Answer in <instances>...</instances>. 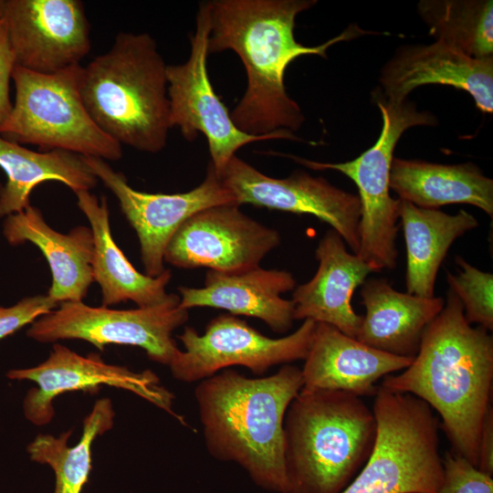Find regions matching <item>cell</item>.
I'll use <instances>...</instances> for the list:
<instances>
[{"instance_id": "7", "label": "cell", "mask_w": 493, "mask_h": 493, "mask_svg": "<svg viewBox=\"0 0 493 493\" xmlns=\"http://www.w3.org/2000/svg\"><path fill=\"white\" fill-rule=\"evenodd\" d=\"M372 98L379 108L383 127L375 143L353 160L321 163L292 154L269 152L289 158L312 170H334L349 177L358 188L361 202L360 245L356 253L374 272L394 269L399 230L400 200L390 194V171L395 146L403 133L415 126H435V116L420 110L408 100L389 102L380 90Z\"/></svg>"}, {"instance_id": "26", "label": "cell", "mask_w": 493, "mask_h": 493, "mask_svg": "<svg viewBox=\"0 0 493 493\" xmlns=\"http://www.w3.org/2000/svg\"><path fill=\"white\" fill-rule=\"evenodd\" d=\"M0 167L6 174L0 187V217L23 211L31 192L41 183H63L74 193L89 191L98 178L82 155L52 150L35 152L0 136Z\"/></svg>"}, {"instance_id": "8", "label": "cell", "mask_w": 493, "mask_h": 493, "mask_svg": "<svg viewBox=\"0 0 493 493\" xmlns=\"http://www.w3.org/2000/svg\"><path fill=\"white\" fill-rule=\"evenodd\" d=\"M82 67L40 74L16 66L11 112L0 136L43 151L63 150L82 156L118 161L121 145L103 132L87 111L79 90Z\"/></svg>"}, {"instance_id": "31", "label": "cell", "mask_w": 493, "mask_h": 493, "mask_svg": "<svg viewBox=\"0 0 493 493\" xmlns=\"http://www.w3.org/2000/svg\"><path fill=\"white\" fill-rule=\"evenodd\" d=\"M58 304L47 295H36L25 297L10 307L0 306V341L33 323Z\"/></svg>"}, {"instance_id": "25", "label": "cell", "mask_w": 493, "mask_h": 493, "mask_svg": "<svg viewBox=\"0 0 493 493\" xmlns=\"http://www.w3.org/2000/svg\"><path fill=\"white\" fill-rule=\"evenodd\" d=\"M399 219L406 247V292L433 298L437 273L448 249L457 238L476 228L478 221L463 209L450 215L401 200Z\"/></svg>"}, {"instance_id": "15", "label": "cell", "mask_w": 493, "mask_h": 493, "mask_svg": "<svg viewBox=\"0 0 493 493\" xmlns=\"http://www.w3.org/2000/svg\"><path fill=\"white\" fill-rule=\"evenodd\" d=\"M240 206L311 215L329 224L357 253L360 245L361 202L321 176L295 171L286 178L267 176L236 155L219 176Z\"/></svg>"}, {"instance_id": "29", "label": "cell", "mask_w": 493, "mask_h": 493, "mask_svg": "<svg viewBox=\"0 0 493 493\" xmlns=\"http://www.w3.org/2000/svg\"><path fill=\"white\" fill-rule=\"evenodd\" d=\"M458 270L447 272L446 282L460 300L464 316L469 324L476 323L493 330V275L467 262L462 257H456Z\"/></svg>"}, {"instance_id": "14", "label": "cell", "mask_w": 493, "mask_h": 493, "mask_svg": "<svg viewBox=\"0 0 493 493\" xmlns=\"http://www.w3.org/2000/svg\"><path fill=\"white\" fill-rule=\"evenodd\" d=\"M280 240L276 229L252 219L238 205H219L184 221L167 244L163 259L178 268L238 272L258 267Z\"/></svg>"}, {"instance_id": "5", "label": "cell", "mask_w": 493, "mask_h": 493, "mask_svg": "<svg viewBox=\"0 0 493 493\" xmlns=\"http://www.w3.org/2000/svg\"><path fill=\"white\" fill-rule=\"evenodd\" d=\"M283 433L288 493H341L372 455L377 423L362 397L301 389Z\"/></svg>"}, {"instance_id": "2", "label": "cell", "mask_w": 493, "mask_h": 493, "mask_svg": "<svg viewBox=\"0 0 493 493\" xmlns=\"http://www.w3.org/2000/svg\"><path fill=\"white\" fill-rule=\"evenodd\" d=\"M380 385L425 402L440 415L450 451L477 467L481 429L492 406L493 337L467 321L451 290L426 328L413 362L383 377Z\"/></svg>"}, {"instance_id": "30", "label": "cell", "mask_w": 493, "mask_h": 493, "mask_svg": "<svg viewBox=\"0 0 493 493\" xmlns=\"http://www.w3.org/2000/svg\"><path fill=\"white\" fill-rule=\"evenodd\" d=\"M440 493H493L492 476L481 471L464 456L450 450L442 456Z\"/></svg>"}, {"instance_id": "17", "label": "cell", "mask_w": 493, "mask_h": 493, "mask_svg": "<svg viewBox=\"0 0 493 493\" xmlns=\"http://www.w3.org/2000/svg\"><path fill=\"white\" fill-rule=\"evenodd\" d=\"M379 81L389 102L404 101L420 86L441 84L468 92L481 111L493 112V58H474L440 41L398 47Z\"/></svg>"}, {"instance_id": "20", "label": "cell", "mask_w": 493, "mask_h": 493, "mask_svg": "<svg viewBox=\"0 0 493 493\" xmlns=\"http://www.w3.org/2000/svg\"><path fill=\"white\" fill-rule=\"evenodd\" d=\"M315 257L319 262L315 275L294 288V320L330 324L356 339L362 316L352 308V295L374 271L358 255L348 252L332 228L320 240Z\"/></svg>"}, {"instance_id": "19", "label": "cell", "mask_w": 493, "mask_h": 493, "mask_svg": "<svg viewBox=\"0 0 493 493\" xmlns=\"http://www.w3.org/2000/svg\"><path fill=\"white\" fill-rule=\"evenodd\" d=\"M296 279L281 269L260 266L238 272L207 270L202 288L179 287L180 306L189 310L209 307L263 320L274 332H288L294 322V305L281 294L293 290Z\"/></svg>"}, {"instance_id": "27", "label": "cell", "mask_w": 493, "mask_h": 493, "mask_svg": "<svg viewBox=\"0 0 493 493\" xmlns=\"http://www.w3.org/2000/svg\"><path fill=\"white\" fill-rule=\"evenodd\" d=\"M114 416L110 400L100 399L85 417L81 438L74 446H68L72 430L57 437L38 435L27 446L32 461L48 465L53 469L54 493H81L92 469V443L113 426Z\"/></svg>"}, {"instance_id": "10", "label": "cell", "mask_w": 493, "mask_h": 493, "mask_svg": "<svg viewBox=\"0 0 493 493\" xmlns=\"http://www.w3.org/2000/svg\"><path fill=\"white\" fill-rule=\"evenodd\" d=\"M209 35L210 14L205 1L199 5L195 31L190 35L189 58L183 64L167 65V90L172 128L178 127L188 142L203 133L207 140L210 163L220 176L231 158L246 144L276 139L300 140L286 130L256 136L235 125L208 76Z\"/></svg>"}, {"instance_id": "28", "label": "cell", "mask_w": 493, "mask_h": 493, "mask_svg": "<svg viewBox=\"0 0 493 493\" xmlns=\"http://www.w3.org/2000/svg\"><path fill=\"white\" fill-rule=\"evenodd\" d=\"M417 12L435 41L474 58H493L492 0H421Z\"/></svg>"}, {"instance_id": "16", "label": "cell", "mask_w": 493, "mask_h": 493, "mask_svg": "<svg viewBox=\"0 0 493 493\" xmlns=\"http://www.w3.org/2000/svg\"><path fill=\"white\" fill-rule=\"evenodd\" d=\"M1 17L16 66L53 74L79 65L91 48L79 0H1Z\"/></svg>"}, {"instance_id": "1", "label": "cell", "mask_w": 493, "mask_h": 493, "mask_svg": "<svg viewBox=\"0 0 493 493\" xmlns=\"http://www.w3.org/2000/svg\"><path fill=\"white\" fill-rule=\"evenodd\" d=\"M210 14L208 53L234 51L246 73V91L230 117L235 125L250 135H266L300 129L305 116L287 93V67L297 58L317 55L327 58L328 48L342 40L362 35L351 26L319 46L308 47L294 37L299 14L317 0H213Z\"/></svg>"}, {"instance_id": "3", "label": "cell", "mask_w": 493, "mask_h": 493, "mask_svg": "<svg viewBox=\"0 0 493 493\" xmlns=\"http://www.w3.org/2000/svg\"><path fill=\"white\" fill-rule=\"evenodd\" d=\"M302 384L290 364L261 378L225 370L200 381L194 398L208 453L239 465L258 488L288 493L283 424Z\"/></svg>"}, {"instance_id": "32", "label": "cell", "mask_w": 493, "mask_h": 493, "mask_svg": "<svg viewBox=\"0 0 493 493\" xmlns=\"http://www.w3.org/2000/svg\"><path fill=\"white\" fill-rule=\"evenodd\" d=\"M16 67L15 57L11 49L5 25L0 21V125L9 116L13 103L9 96L10 81Z\"/></svg>"}, {"instance_id": "21", "label": "cell", "mask_w": 493, "mask_h": 493, "mask_svg": "<svg viewBox=\"0 0 493 493\" xmlns=\"http://www.w3.org/2000/svg\"><path fill=\"white\" fill-rule=\"evenodd\" d=\"M3 236L13 246L30 242L40 249L52 274L49 298L61 303L82 301L87 296L94 282L90 227L79 226L61 234L47 224L40 209L30 205L4 218Z\"/></svg>"}, {"instance_id": "33", "label": "cell", "mask_w": 493, "mask_h": 493, "mask_svg": "<svg viewBox=\"0 0 493 493\" xmlns=\"http://www.w3.org/2000/svg\"><path fill=\"white\" fill-rule=\"evenodd\" d=\"M481 471L493 476V407L486 414L479 440L478 465Z\"/></svg>"}, {"instance_id": "4", "label": "cell", "mask_w": 493, "mask_h": 493, "mask_svg": "<svg viewBox=\"0 0 493 493\" xmlns=\"http://www.w3.org/2000/svg\"><path fill=\"white\" fill-rule=\"evenodd\" d=\"M166 68L152 36L120 32L110 50L82 67L83 104L121 145L157 153L172 129Z\"/></svg>"}, {"instance_id": "11", "label": "cell", "mask_w": 493, "mask_h": 493, "mask_svg": "<svg viewBox=\"0 0 493 493\" xmlns=\"http://www.w3.org/2000/svg\"><path fill=\"white\" fill-rule=\"evenodd\" d=\"M316 325L305 320L291 334L273 339L235 315L220 314L208 322L203 334L184 328L178 336L184 350L169 368L173 378L184 383L200 382L234 365L261 375L275 365L305 360Z\"/></svg>"}, {"instance_id": "23", "label": "cell", "mask_w": 493, "mask_h": 493, "mask_svg": "<svg viewBox=\"0 0 493 493\" xmlns=\"http://www.w3.org/2000/svg\"><path fill=\"white\" fill-rule=\"evenodd\" d=\"M77 205L86 215L93 234V277L101 289L102 306L131 300L140 308L163 302L172 278L165 269L158 277L140 273L115 243L110 226L107 197L100 200L89 191L75 193Z\"/></svg>"}, {"instance_id": "13", "label": "cell", "mask_w": 493, "mask_h": 493, "mask_svg": "<svg viewBox=\"0 0 493 493\" xmlns=\"http://www.w3.org/2000/svg\"><path fill=\"white\" fill-rule=\"evenodd\" d=\"M83 157L98 180L116 196L121 212L135 230L142 263L150 277H158L166 269L164 250L184 221L205 208L236 204L210 162L205 178L194 189L178 194H150L133 189L125 175L113 170L105 160Z\"/></svg>"}, {"instance_id": "18", "label": "cell", "mask_w": 493, "mask_h": 493, "mask_svg": "<svg viewBox=\"0 0 493 493\" xmlns=\"http://www.w3.org/2000/svg\"><path fill=\"white\" fill-rule=\"evenodd\" d=\"M413 361L370 347L334 326L319 322L301 369V389L374 396L381 378L406 369Z\"/></svg>"}, {"instance_id": "6", "label": "cell", "mask_w": 493, "mask_h": 493, "mask_svg": "<svg viewBox=\"0 0 493 493\" xmlns=\"http://www.w3.org/2000/svg\"><path fill=\"white\" fill-rule=\"evenodd\" d=\"M372 455L341 493H440V423L423 400L379 385Z\"/></svg>"}, {"instance_id": "22", "label": "cell", "mask_w": 493, "mask_h": 493, "mask_svg": "<svg viewBox=\"0 0 493 493\" xmlns=\"http://www.w3.org/2000/svg\"><path fill=\"white\" fill-rule=\"evenodd\" d=\"M365 315L361 342L397 356L414 358L428 325L445 305L442 297L423 298L394 289L384 278H369L361 288Z\"/></svg>"}, {"instance_id": "9", "label": "cell", "mask_w": 493, "mask_h": 493, "mask_svg": "<svg viewBox=\"0 0 493 493\" xmlns=\"http://www.w3.org/2000/svg\"><path fill=\"white\" fill-rule=\"evenodd\" d=\"M188 319L189 310L181 308L173 293L157 305L131 309L64 301L31 323L26 336L43 343L82 340L100 351L110 344L137 346L152 361L170 366L181 351L173 332Z\"/></svg>"}, {"instance_id": "24", "label": "cell", "mask_w": 493, "mask_h": 493, "mask_svg": "<svg viewBox=\"0 0 493 493\" xmlns=\"http://www.w3.org/2000/svg\"><path fill=\"white\" fill-rule=\"evenodd\" d=\"M389 184L399 200L418 207L467 204L493 215V180L473 163L442 164L393 158Z\"/></svg>"}, {"instance_id": "12", "label": "cell", "mask_w": 493, "mask_h": 493, "mask_svg": "<svg viewBox=\"0 0 493 493\" xmlns=\"http://www.w3.org/2000/svg\"><path fill=\"white\" fill-rule=\"evenodd\" d=\"M6 377L37 384L28 390L23 401L24 415L35 425H45L52 420L55 414L52 402L58 395L109 385L135 393L188 426L184 418L173 411L174 394L152 371L134 372L125 366L109 364L99 354L82 356L59 343L53 345L45 362L32 368L10 370Z\"/></svg>"}, {"instance_id": "34", "label": "cell", "mask_w": 493, "mask_h": 493, "mask_svg": "<svg viewBox=\"0 0 493 493\" xmlns=\"http://www.w3.org/2000/svg\"><path fill=\"white\" fill-rule=\"evenodd\" d=\"M0 21H1V0H0Z\"/></svg>"}]
</instances>
